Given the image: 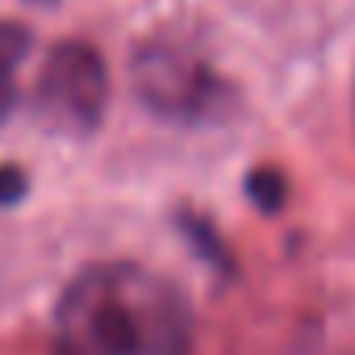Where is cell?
Instances as JSON below:
<instances>
[{"mask_svg":"<svg viewBox=\"0 0 355 355\" xmlns=\"http://www.w3.org/2000/svg\"><path fill=\"white\" fill-rule=\"evenodd\" d=\"M30 5H55V0H30Z\"/></svg>","mask_w":355,"mask_h":355,"instance_id":"8","label":"cell"},{"mask_svg":"<svg viewBox=\"0 0 355 355\" xmlns=\"http://www.w3.org/2000/svg\"><path fill=\"white\" fill-rule=\"evenodd\" d=\"M247 193H251V201H255L263 214H276V209L284 205V175L272 171V167H259V171L247 175Z\"/></svg>","mask_w":355,"mask_h":355,"instance_id":"5","label":"cell"},{"mask_svg":"<svg viewBox=\"0 0 355 355\" xmlns=\"http://www.w3.org/2000/svg\"><path fill=\"white\" fill-rule=\"evenodd\" d=\"M30 34L21 26H0V117L13 109V67L26 55Z\"/></svg>","mask_w":355,"mask_h":355,"instance_id":"4","label":"cell"},{"mask_svg":"<svg viewBox=\"0 0 355 355\" xmlns=\"http://www.w3.org/2000/svg\"><path fill=\"white\" fill-rule=\"evenodd\" d=\"M130 84L142 109L175 125H205L230 113L234 88L180 42H146L130 63Z\"/></svg>","mask_w":355,"mask_h":355,"instance_id":"2","label":"cell"},{"mask_svg":"<svg viewBox=\"0 0 355 355\" xmlns=\"http://www.w3.org/2000/svg\"><path fill=\"white\" fill-rule=\"evenodd\" d=\"M109 109V67L96 46L67 38L59 42L34 84V117L63 138H88L96 134L101 117Z\"/></svg>","mask_w":355,"mask_h":355,"instance_id":"3","label":"cell"},{"mask_svg":"<svg viewBox=\"0 0 355 355\" xmlns=\"http://www.w3.org/2000/svg\"><path fill=\"white\" fill-rule=\"evenodd\" d=\"M180 222H184V234H189V239H193V243L201 247V255H209V263H218V268H226V263H230V259H226V251H222V243L214 239V230H209V226H205L201 218L184 214Z\"/></svg>","mask_w":355,"mask_h":355,"instance_id":"6","label":"cell"},{"mask_svg":"<svg viewBox=\"0 0 355 355\" xmlns=\"http://www.w3.org/2000/svg\"><path fill=\"white\" fill-rule=\"evenodd\" d=\"M26 193H30V180H26V171H21L17 163H0V209L17 205Z\"/></svg>","mask_w":355,"mask_h":355,"instance_id":"7","label":"cell"},{"mask_svg":"<svg viewBox=\"0 0 355 355\" xmlns=\"http://www.w3.org/2000/svg\"><path fill=\"white\" fill-rule=\"evenodd\" d=\"M193 347L189 297L130 259L84 268L55 305L51 355H193Z\"/></svg>","mask_w":355,"mask_h":355,"instance_id":"1","label":"cell"}]
</instances>
